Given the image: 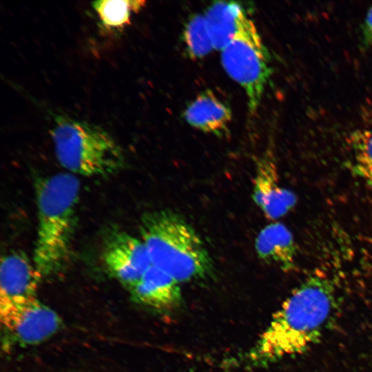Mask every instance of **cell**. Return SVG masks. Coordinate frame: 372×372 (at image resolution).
Returning <instances> with one entry per match:
<instances>
[{
	"instance_id": "cell-2",
	"label": "cell",
	"mask_w": 372,
	"mask_h": 372,
	"mask_svg": "<svg viewBox=\"0 0 372 372\" xmlns=\"http://www.w3.org/2000/svg\"><path fill=\"white\" fill-rule=\"evenodd\" d=\"M34 189L38 225L32 262L42 278L69 258L80 184L76 176L63 172L38 179Z\"/></svg>"
},
{
	"instance_id": "cell-13",
	"label": "cell",
	"mask_w": 372,
	"mask_h": 372,
	"mask_svg": "<svg viewBox=\"0 0 372 372\" xmlns=\"http://www.w3.org/2000/svg\"><path fill=\"white\" fill-rule=\"evenodd\" d=\"M215 50H221L238 34L249 18L236 2L216 1L204 14Z\"/></svg>"
},
{
	"instance_id": "cell-7",
	"label": "cell",
	"mask_w": 372,
	"mask_h": 372,
	"mask_svg": "<svg viewBox=\"0 0 372 372\" xmlns=\"http://www.w3.org/2000/svg\"><path fill=\"white\" fill-rule=\"evenodd\" d=\"M102 259L110 273L128 290L152 265L142 239L124 231L108 238L103 249Z\"/></svg>"
},
{
	"instance_id": "cell-11",
	"label": "cell",
	"mask_w": 372,
	"mask_h": 372,
	"mask_svg": "<svg viewBox=\"0 0 372 372\" xmlns=\"http://www.w3.org/2000/svg\"><path fill=\"white\" fill-rule=\"evenodd\" d=\"M258 258L289 272L296 269L298 245L289 229L280 222H273L258 233L255 240Z\"/></svg>"
},
{
	"instance_id": "cell-9",
	"label": "cell",
	"mask_w": 372,
	"mask_h": 372,
	"mask_svg": "<svg viewBox=\"0 0 372 372\" xmlns=\"http://www.w3.org/2000/svg\"><path fill=\"white\" fill-rule=\"evenodd\" d=\"M179 284L170 275L152 265L129 291L138 303L156 312L169 313L182 304Z\"/></svg>"
},
{
	"instance_id": "cell-16",
	"label": "cell",
	"mask_w": 372,
	"mask_h": 372,
	"mask_svg": "<svg viewBox=\"0 0 372 372\" xmlns=\"http://www.w3.org/2000/svg\"><path fill=\"white\" fill-rule=\"evenodd\" d=\"M349 144L353 173L372 186V127L352 134Z\"/></svg>"
},
{
	"instance_id": "cell-1",
	"label": "cell",
	"mask_w": 372,
	"mask_h": 372,
	"mask_svg": "<svg viewBox=\"0 0 372 372\" xmlns=\"http://www.w3.org/2000/svg\"><path fill=\"white\" fill-rule=\"evenodd\" d=\"M336 303L331 281L320 274L309 276L292 291L246 353V363L265 366L306 351L320 342L331 324Z\"/></svg>"
},
{
	"instance_id": "cell-8",
	"label": "cell",
	"mask_w": 372,
	"mask_h": 372,
	"mask_svg": "<svg viewBox=\"0 0 372 372\" xmlns=\"http://www.w3.org/2000/svg\"><path fill=\"white\" fill-rule=\"evenodd\" d=\"M272 152H267L256 163L253 200L266 218L277 220L289 213L297 203V196L282 187Z\"/></svg>"
},
{
	"instance_id": "cell-14",
	"label": "cell",
	"mask_w": 372,
	"mask_h": 372,
	"mask_svg": "<svg viewBox=\"0 0 372 372\" xmlns=\"http://www.w3.org/2000/svg\"><path fill=\"white\" fill-rule=\"evenodd\" d=\"M145 1L139 0H98L92 6L101 24L109 29H121L130 22L133 13L139 11Z\"/></svg>"
},
{
	"instance_id": "cell-6",
	"label": "cell",
	"mask_w": 372,
	"mask_h": 372,
	"mask_svg": "<svg viewBox=\"0 0 372 372\" xmlns=\"http://www.w3.org/2000/svg\"><path fill=\"white\" fill-rule=\"evenodd\" d=\"M1 324L18 340L37 344L52 335L61 326V319L37 297L21 300H0Z\"/></svg>"
},
{
	"instance_id": "cell-4",
	"label": "cell",
	"mask_w": 372,
	"mask_h": 372,
	"mask_svg": "<svg viewBox=\"0 0 372 372\" xmlns=\"http://www.w3.org/2000/svg\"><path fill=\"white\" fill-rule=\"evenodd\" d=\"M50 135L58 162L74 176H107L125 165L121 146L99 125L58 114Z\"/></svg>"
},
{
	"instance_id": "cell-15",
	"label": "cell",
	"mask_w": 372,
	"mask_h": 372,
	"mask_svg": "<svg viewBox=\"0 0 372 372\" xmlns=\"http://www.w3.org/2000/svg\"><path fill=\"white\" fill-rule=\"evenodd\" d=\"M183 41L187 56L192 59H202L214 49L204 14H195L188 20Z\"/></svg>"
},
{
	"instance_id": "cell-17",
	"label": "cell",
	"mask_w": 372,
	"mask_h": 372,
	"mask_svg": "<svg viewBox=\"0 0 372 372\" xmlns=\"http://www.w3.org/2000/svg\"><path fill=\"white\" fill-rule=\"evenodd\" d=\"M360 45L362 49L372 46V6L368 10L360 28Z\"/></svg>"
},
{
	"instance_id": "cell-10",
	"label": "cell",
	"mask_w": 372,
	"mask_h": 372,
	"mask_svg": "<svg viewBox=\"0 0 372 372\" xmlns=\"http://www.w3.org/2000/svg\"><path fill=\"white\" fill-rule=\"evenodd\" d=\"M41 277L33 262L20 251L1 258L0 300H21L37 297Z\"/></svg>"
},
{
	"instance_id": "cell-5",
	"label": "cell",
	"mask_w": 372,
	"mask_h": 372,
	"mask_svg": "<svg viewBox=\"0 0 372 372\" xmlns=\"http://www.w3.org/2000/svg\"><path fill=\"white\" fill-rule=\"evenodd\" d=\"M220 59L227 74L244 89L249 114L254 116L272 70L269 51L250 18L220 50Z\"/></svg>"
},
{
	"instance_id": "cell-3",
	"label": "cell",
	"mask_w": 372,
	"mask_h": 372,
	"mask_svg": "<svg viewBox=\"0 0 372 372\" xmlns=\"http://www.w3.org/2000/svg\"><path fill=\"white\" fill-rule=\"evenodd\" d=\"M140 233L152 265L179 283L207 279L214 263L194 229L180 215L168 209L147 212Z\"/></svg>"
},
{
	"instance_id": "cell-12",
	"label": "cell",
	"mask_w": 372,
	"mask_h": 372,
	"mask_svg": "<svg viewBox=\"0 0 372 372\" xmlns=\"http://www.w3.org/2000/svg\"><path fill=\"white\" fill-rule=\"evenodd\" d=\"M183 117L193 127L223 136L229 133L231 108L211 90L200 93L185 107Z\"/></svg>"
}]
</instances>
